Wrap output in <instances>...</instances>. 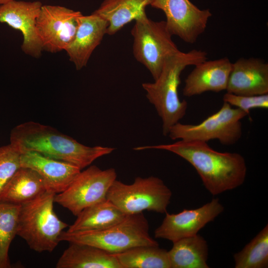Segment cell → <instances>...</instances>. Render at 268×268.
Listing matches in <instances>:
<instances>
[{
  "label": "cell",
  "mask_w": 268,
  "mask_h": 268,
  "mask_svg": "<svg viewBox=\"0 0 268 268\" xmlns=\"http://www.w3.org/2000/svg\"><path fill=\"white\" fill-rule=\"evenodd\" d=\"M232 66L227 57L207 60L195 66L185 80L183 95L192 97L207 91L226 90Z\"/></svg>",
  "instance_id": "17"
},
{
  "label": "cell",
  "mask_w": 268,
  "mask_h": 268,
  "mask_svg": "<svg viewBox=\"0 0 268 268\" xmlns=\"http://www.w3.org/2000/svg\"><path fill=\"white\" fill-rule=\"evenodd\" d=\"M247 115L243 111L223 102L217 112L198 124L176 123L170 129L168 135L172 140L207 142L217 139L223 145H232L242 136L241 121Z\"/></svg>",
  "instance_id": "8"
},
{
  "label": "cell",
  "mask_w": 268,
  "mask_h": 268,
  "mask_svg": "<svg viewBox=\"0 0 268 268\" xmlns=\"http://www.w3.org/2000/svg\"><path fill=\"white\" fill-rule=\"evenodd\" d=\"M82 14L65 6L42 5L37 20V30L43 51H66L75 36L78 18Z\"/></svg>",
  "instance_id": "10"
},
{
  "label": "cell",
  "mask_w": 268,
  "mask_h": 268,
  "mask_svg": "<svg viewBox=\"0 0 268 268\" xmlns=\"http://www.w3.org/2000/svg\"><path fill=\"white\" fill-rule=\"evenodd\" d=\"M59 240L90 245L112 254L140 246H159L150 236L148 222L142 212L127 214L120 222L104 229L63 231Z\"/></svg>",
  "instance_id": "5"
},
{
  "label": "cell",
  "mask_w": 268,
  "mask_h": 268,
  "mask_svg": "<svg viewBox=\"0 0 268 268\" xmlns=\"http://www.w3.org/2000/svg\"><path fill=\"white\" fill-rule=\"evenodd\" d=\"M223 210L224 207L219 199H213L197 208L184 209L176 214L166 212L161 224L154 231V237L173 243L182 238L196 235Z\"/></svg>",
  "instance_id": "12"
},
{
  "label": "cell",
  "mask_w": 268,
  "mask_h": 268,
  "mask_svg": "<svg viewBox=\"0 0 268 268\" xmlns=\"http://www.w3.org/2000/svg\"><path fill=\"white\" fill-rule=\"evenodd\" d=\"M108 22L97 14L81 15L74 38L65 51L77 70L85 67L107 33Z\"/></svg>",
  "instance_id": "16"
},
{
  "label": "cell",
  "mask_w": 268,
  "mask_h": 268,
  "mask_svg": "<svg viewBox=\"0 0 268 268\" xmlns=\"http://www.w3.org/2000/svg\"><path fill=\"white\" fill-rule=\"evenodd\" d=\"M168 251L171 268H208V247L200 235L186 237L173 243Z\"/></svg>",
  "instance_id": "22"
},
{
  "label": "cell",
  "mask_w": 268,
  "mask_h": 268,
  "mask_svg": "<svg viewBox=\"0 0 268 268\" xmlns=\"http://www.w3.org/2000/svg\"><path fill=\"white\" fill-rule=\"evenodd\" d=\"M131 34L135 59L156 80L167 58L180 51L172 40L165 21H155L145 16L135 20Z\"/></svg>",
  "instance_id": "7"
},
{
  "label": "cell",
  "mask_w": 268,
  "mask_h": 268,
  "mask_svg": "<svg viewBox=\"0 0 268 268\" xmlns=\"http://www.w3.org/2000/svg\"><path fill=\"white\" fill-rule=\"evenodd\" d=\"M10 141L21 153L35 151L73 164L81 170L115 150L110 147L83 145L51 126L32 121L15 127L10 132Z\"/></svg>",
  "instance_id": "2"
},
{
  "label": "cell",
  "mask_w": 268,
  "mask_h": 268,
  "mask_svg": "<svg viewBox=\"0 0 268 268\" xmlns=\"http://www.w3.org/2000/svg\"><path fill=\"white\" fill-rule=\"evenodd\" d=\"M239 95L268 94V64L256 58H241L232 63L226 88Z\"/></svg>",
  "instance_id": "15"
},
{
  "label": "cell",
  "mask_w": 268,
  "mask_h": 268,
  "mask_svg": "<svg viewBox=\"0 0 268 268\" xmlns=\"http://www.w3.org/2000/svg\"><path fill=\"white\" fill-rule=\"evenodd\" d=\"M46 191L42 179L36 171L21 167L3 188L0 195V201L21 205Z\"/></svg>",
  "instance_id": "20"
},
{
  "label": "cell",
  "mask_w": 268,
  "mask_h": 268,
  "mask_svg": "<svg viewBox=\"0 0 268 268\" xmlns=\"http://www.w3.org/2000/svg\"><path fill=\"white\" fill-rule=\"evenodd\" d=\"M127 215L106 198L82 210L67 231L74 232L106 229L120 222Z\"/></svg>",
  "instance_id": "21"
},
{
  "label": "cell",
  "mask_w": 268,
  "mask_h": 268,
  "mask_svg": "<svg viewBox=\"0 0 268 268\" xmlns=\"http://www.w3.org/2000/svg\"><path fill=\"white\" fill-rule=\"evenodd\" d=\"M114 255L122 268H171L168 251L159 246H140Z\"/></svg>",
  "instance_id": "23"
},
{
  "label": "cell",
  "mask_w": 268,
  "mask_h": 268,
  "mask_svg": "<svg viewBox=\"0 0 268 268\" xmlns=\"http://www.w3.org/2000/svg\"><path fill=\"white\" fill-rule=\"evenodd\" d=\"M12 0H0V5L5 3Z\"/></svg>",
  "instance_id": "28"
},
{
  "label": "cell",
  "mask_w": 268,
  "mask_h": 268,
  "mask_svg": "<svg viewBox=\"0 0 268 268\" xmlns=\"http://www.w3.org/2000/svg\"><path fill=\"white\" fill-rule=\"evenodd\" d=\"M207 54L201 50L188 52L180 51L165 60L161 72L154 82H145L142 86L149 102L155 107L162 122V134L168 135L170 129L185 115L188 103L180 100L178 88L180 75L184 69L207 60Z\"/></svg>",
  "instance_id": "3"
},
{
  "label": "cell",
  "mask_w": 268,
  "mask_h": 268,
  "mask_svg": "<svg viewBox=\"0 0 268 268\" xmlns=\"http://www.w3.org/2000/svg\"><path fill=\"white\" fill-rule=\"evenodd\" d=\"M42 3L40 1L12 0L0 5V23L19 30L23 36L21 50L38 58L43 50L37 30V20Z\"/></svg>",
  "instance_id": "13"
},
{
  "label": "cell",
  "mask_w": 268,
  "mask_h": 268,
  "mask_svg": "<svg viewBox=\"0 0 268 268\" xmlns=\"http://www.w3.org/2000/svg\"><path fill=\"white\" fill-rule=\"evenodd\" d=\"M69 243L57 268H122L114 254L90 245Z\"/></svg>",
  "instance_id": "18"
},
{
  "label": "cell",
  "mask_w": 268,
  "mask_h": 268,
  "mask_svg": "<svg viewBox=\"0 0 268 268\" xmlns=\"http://www.w3.org/2000/svg\"><path fill=\"white\" fill-rule=\"evenodd\" d=\"M20 205L0 201V268L11 267L8 251L17 235Z\"/></svg>",
  "instance_id": "25"
},
{
  "label": "cell",
  "mask_w": 268,
  "mask_h": 268,
  "mask_svg": "<svg viewBox=\"0 0 268 268\" xmlns=\"http://www.w3.org/2000/svg\"><path fill=\"white\" fill-rule=\"evenodd\" d=\"M117 178L113 168L102 170L92 165L80 173L63 192L56 195L55 202L77 216L84 208L106 198Z\"/></svg>",
  "instance_id": "9"
},
{
  "label": "cell",
  "mask_w": 268,
  "mask_h": 268,
  "mask_svg": "<svg viewBox=\"0 0 268 268\" xmlns=\"http://www.w3.org/2000/svg\"><path fill=\"white\" fill-rule=\"evenodd\" d=\"M150 5L163 11L172 36L189 44L195 43L204 32L212 16L209 9H201L190 0H152Z\"/></svg>",
  "instance_id": "11"
},
{
  "label": "cell",
  "mask_w": 268,
  "mask_h": 268,
  "mask_svg": "<svg viewBox=\"0 0 268 268\" xmlns=\"http://www.w3.org/2000/svg\"><path fill=\"white\" fill-rule=\"evenodd\" d=\"M223 101L231 106L245 112L247 115L251 109L268 108V94L260 95H239L227 92L223 96Z\"/></svg>",
  "instance_id": "27"
},
{
  "label": "cell",
  "mask_w": 268,
  "mask_h": 268,
  "mask_svg": "<svg viewBox=\"0 0 268 268\" xmlns=\"http://www.w3.org/2000/svg\"><path fill=\"white\" fill-rule=\"evenodd\" d=\"M152 0H104L93 13L108 23L107 34L112 35L132 21L147 16L146 7Z\"/></svg>",
  "instance_id": "19"
},
{
  "label": "cell",
  "mask_w": 268,
  "mask_h": 268,
  "mask_svg": "<svg viewBox=\"0 0 268 268\" xmlns=\"http://www.w3.org/2000/svg\"><path fill=\"white\" fill-rule=\"evenodd\" d=\"M172 195L171 190L160 178L137 177L131 184L115 180L106 198L126 214L144 210L163 213L167 212Z\"/></svg>",
  "instance_id": "6"
},
{
  "label": "cell",
  "mask_w": 268,
  "mask_h": 268,
  "mask_svg": "<svg viewBox=\"0 0 268 268\" xmlns=\"http://www.w3.org/2000/svg\"><path fill=\"white\" fill-rule=\"evenodd\" d=\"M233 258L235 268H268V224Z\"/></svg>",
  "instance_id": "24"
},
{
  "label": "cell",
  "mask_w": 268,
  "mask_h": 268,
  "mask_svg": "<svg viewBox=\"0 0 268 268\" xmlns=\"http://www.w3.org/2000/svg\"><path fill=\"white\" fill-rule=\"evenodd\" d=\"M20 164L22 167L36 171L42 179L47 191L56 194L66 190L81 170L73 164L35 151L21 153Z\"/></svg>",
  "instance_id": "14"
},
{
  "label": "cell",
  "mask_w": 268,
  "mask_h": 268,
  "mask_svg": "<svg viewBox=\"0 0 268 268\" xmlns=\"http://www.w3.org/2000/svg\"><path fill=\"white\" fill-rule=\"evenodd\" d=\"M21 153L11 144L0 147V195L3 188L21 167Z\"/></svg>",
  "instance_id": "26"
},
{
  "label": "cell",
  "mask_w": 268,
  "mask_h": 268,
  "mask_svg": "<svg viewBox=\"0 0 268 268\" xmlns=\"http://www.w3.org/2000/svg\"><path fill=\"white\" fill-rule=\"evenodd\" d=\"M56 195L46 191L35 199L20 205L17 235L36 252L53 251L60 242L61 234L68 226L54 211Z\"/></svg>",
  "instance_id": "4"
},
{
  "label": "cell",
  "mask_w": 268,
  "mask_h": 268,
  "mask_svg": "<svg viewBox=\"0 0 268 268\" xmlns=\"http://www.w3.org/2000/svg\"><path fill=\"white\" fill-rule=\"evenodd\" d=\"M164 150L182 157L196 169L205 189L213 196L235 189L244 182L247 165L236 152L215 150L206 142L181 140L170 144L140 146L135 150Z\"/></svg>",
  "instance_id": "1"
}]
</instances>
